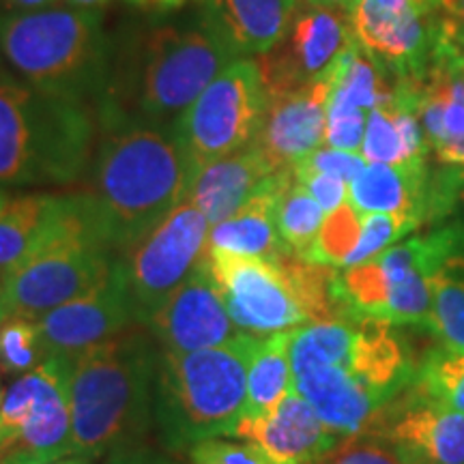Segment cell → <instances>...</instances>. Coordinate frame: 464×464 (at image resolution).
<instances>
[{"label": "cell", "instance_id": "obj_30", "mask_svg": "<svg viewBox=\"0 0 464 464\" xmlns=\"http://www.w3.org/2000/svg\"><path fill=\"white\" fill-rule=\"evenodd\" d=\"M359 235H362V213L346 200L344 205L324 216L307 263L344 266L357 246Z\"/></svg>", "mask_w": 464, "mask_h": 464}, {"label": "cell", "instance_id": "obj_26", "mask_svg": "<svg viewBox=\"0 0 464 464\" xmlns=\"http://www.w3.org/2000/svg\"><path fill=\"white\" fill-rule=\"evenodd\" d=\"M293 390L290 332L256 335L247 365V398L243 417L269 413Z\"/></svg>", "mask_w": 464, "mask_h": 464}, {"label": "cell", "instance_id": "obj_17", "mask_svg": "<svg viewBox=\"0 0 464 464\" xmlns=\"http://www.w3.org/2000/svg\"><path fill=\"white\" fill-rule=\"evenodd\" d=\"M147 327L164 353H191L228 344L239 335L205 256L191 276L149 318Z\"/></svg>", "mask_w": 464, "mask_h": 464}, {"label": "cell", "instance_id": "obj_18", "mask_svg": "<svg viewBox=\"0 0 464 464\" xmlns=\"http://www.w3.org/2000/svg\"><path fill=\"white\" fill-rule=\"evenodd\" d=\"M329 97L332 82L323 73L299 89L266 100L263 127L254 142L271 164L293 168L321 149L327 130Z\"/></svg>", "mask_w": 464, "mask_h": 464}, {"label": "cell", "instance_id": "obj_15", "mask_svg": "<svg viewBox=\"0 0 464 464\" xmlns=\"http://www.w3.org/2000/svg\"><path fill=\"white\" fill-rule=\"evenodd\" d=\"M138 321L127 282L116 260L112 276L84 297L63 304L37 318L48 357H75L86 348L112 340Z\"/></svg>", "mask_w": 464, "mask_h": 464}, {"label": "cell", "instance_id": "obj_50", "mask_svg": "<svg viewBox=\"0 0 464 464\" xmlns=\"http://www.w3.org/2000/svg\"><path fill=\"white\" fill-rule=\"evenodd\" d=\"M0 398H3V393H0Z\"/></svg>", "mask_w": 464, "mask_h": 464}, {"label": "cell", "instance_id": "obj_25", "mask_svg": "<svg viewBox=\"0 0 464 464\" xmlns=\"http://www.w3.org/2000/svg\"><path fill=\"white\" fill-rule=\"evenodd\" d=\"M362 158L368 164L390 166L428 161V142L415 110L393 103L374 108L365 125Z\"/></svg>", "mask_w": 464, "mask_h": 464}, {"label": "cell", "instance_id": "obj_35", "mask_svg": "<svg viewBox=\"0 0 464 464\" xmlns=\"http://www.w3.org/2000/svg\"><path fill=\"white\" fill-rule=\"evenodd\" d=\"M189 464H276L252 443L207 439L189 448Z\"/></svg>", "mask_w": 464, "mask_h": 464}, {"label": "cell", "instance_id": "obj_21", "mask_svg": "<svg viewBox=\"0 0 464 464\" xmlns=\"http://www.w3.org/2000/svg\"><path fill=\"white\" fill-rule=\"evenodd\" d=\"M293 181V168L276 172V177L235 216L211 226L207 249H218V252L235 254V256L263 258L271 263H277L284 256H293L277 230V202Z\"/></svg>", "mask_w": 464, "mask_h": 464}, {"label": "cell", "instance_id": "obj_22", "mask_svg": "<svg viewBox=\"0 0 464 464\" xmlns=\"http://www.w3.org/2000/svg\"><path fill=\"white\" fill-rule=\"evenodd\" d=\"M299 0H200V15L232 54H265L286 37Z\"/></svg>", "mask_w": 464, "mask_h": 464}, {"label": "cell", "instance_id": "obj_4", "mask_svg": "<svg viewBox=\"0 0 464 464\" xmlns=\"http://www.w3.org/2000/svg\"><path fill=\"white\" fill-rule=\"evenodd\" d=\"M158 362L149 335L133 327L73 357L69 456L92 460L136 448L155 417Z\"/></svg>", "mask_w": 464, "mask_h": 464}, {"label": "cell", "instance_id": "obj_24", "mask_svg": "<svg viewBox=\"0 0 464 464\" xmlns=\"http://www.w3.org/2000/svg\"><path fill=\"white\" fill-rule=\"evenodd\" d=\"M63 207L65 196H7L0 205V277L48 239Z\"/></svg>", "mask_w": 464, "mask_h": 464}, {"label": "cell", "instance_id": "obj_36", "mask_svg": "<svg viewBox=\"0 0 464 464\" xmlns=\"http://www.w3.org/2000/svg\"><path fill=\"white\" fill-rule=\"evenodd\" d=\"M458 205L464 207V168L445 166L443 170L430 174L428 222H439Z\"/></svg>", "mask_w": 464, "mask_h": 464}, {"label": "cell", "instance_id": "obj_28", "mask_svg": "<svg viewBox=\"0 0 464 464\" xmlns=\"http://www.w3.org/2000/svg\"><path fill=\"white\" fill-rule=\"evenodd\" d=\"M324 216L327 213L323 211V207L312 198L310 191L297 179L284 189L277 202V230L293 256L307 260Z\"/></svg>", "mask_w": 464, "mask_h": 464}, {"label": "cell", "instance_id": "obj_49", "mask_svg": "<svg viewBox=\"0 0 464 464\" xmlns=\"http://www.w3.org/2000/svg\"><path fill=\"white\" fill-rule=\"evenodd\" d=\"M304 3H307V5H318V0H304Z\"/></svg>", "mask_w": 464, "mask_h": 464}, {"label": "cell", "instance_id": "obj_12", "mask_svg": "<svg viewBox=\"0 0 464 464\" xmlns=\"http://www.w3.org/2000/svg\"><path fill=\"white\" fill-rule=\"evenodd\" d=\"M205 260L239 332L269 335L312 323L288 256L271 263L205 247Z\"/></svg>", "mask_w": 464, "mask_h": 464}, {"label": "cell", "instance_id": "obj_38", "mask_svg": "<svg viewBox=\"0 0 464 464\" xmlns=\"http://www.w3.org/2000/svg\"><path fill=\"white\" fill-rule=\"evenodd\" d=\"M295 179L310 191V196L318 205L323 207L324 213H332L342 207L348 198V185L342 179H335L332 174H323L314 170H305V168H293Z\"/></svg>", "mask_w": 464, "mask_h": 464}, {"label": "cell", "instance_id": "obj_29", "mask_svg": "<svg viewBox=\"0 0 464 464\" xmlns=\"http://www.w3.org/2000/svg\"><path fill=\"white\" fill-rule=\"evenodd\" d=\"M432 305L426 324L445 346L464 351V277L456 271H439L430 277Z\"/></svg>", "mask_w": 464, "mask_h": 464}, {"label": "cell", "instance_id": "obj_8", "mask_svg": "<svg viewBox=\"0 0 464 464\" xmlns=\"http://www.w3.org/2000/svg\"><path fill=\"white\" fill-rule=\"evenodd\" d=\"M112 252L91 196H65L48 239L0 277L5 312L37 321L54 307L84 297L112 276Z\"/></svg>", "mask_w": 464, "mask_h": 464}, {"label": "cell", "instance_id": "obj_10", "mask_svg": "<svg viewBox=\"0 0 464 464\" xmlns=\"http://www.w3.org/2000/svg\"><path fill=\"white\" fill-rule=\"evenodd\" d=\"M266 112V91L258 63L235 58L174 125L191 172L246 149L258 138Z\"/></svg>", "mask_w": 464, "mask_h": 464}, {"label": "cell", "instance_id": "obj_13", "mask_svg": "<svg viewBox=\"0 0 464 464\" xmlns=\"http://www.w3.org/2000/svg\"><path fill=\"white\" fill-rule=\"evenodd\" d=\"M355 42L393 75L423 78L439 44V14H423L411 0H355L348 9Z\"/></svg>", "mask_w": 464, "mask_h": 464}, {"label": "cell", "instance_id": "obj_44", "mask_svg": "<svg viewBox=\"0 0 464 464\" xmlns=\"http://www.w3.org/2000/svg\"><path fill=\"white\" fill-rule=\"evenodd\" d=\"M417 9H421L423 14H439L440 0H411Z\"/></svg>", "mask_w": 464, "mask_h": 464}, {"label": "cell", "instance_id": "obj_20", "mask_svg": "<svg viewBox=\"0 0 464 464\" xmlns=\"http://www.w3.org/2000/svg\"><path fill=\"white\" fill-rule=\"evenodd\" d=\"M280 170L284 168H276L252 142L202 168L191 183L188 202L216 226L246 207Z\"/></svg>", "mask_w": 464, "mask_h": 464}, {"label": "cell", "instance_id": "obj_27", "mask_svg": "<svg viewBox=\"0 0 464 464\" xmlns=\"http://www.w3.org/2000/svg\"><path fill=\"white\" fill-rule=\"evenodd\" d=\"M411 390L417 396L464 413V351L443 346L428 353L415 368Z\"/></svg>", "mask_w": 464, "mask_h": 464}, {"label": "cell", "instance_id": "obj_48", "mask_svg": "<svg viewBox=\"0 0 464 464\" xmlns=\"http://www.w3.org/2000/svg\"><path fill=\"white\" fill-rule=\"evenodd\" d=\"M5 200H7V191H5L3 188H0V205H3Z\"/></svg>", "mask_w": 464, "mask_h": 464}, {"label": "cell", "instance_id": "obj_31", "mask_svg": "<svg viewBox=\"0 0 464 464\" xmlns=\"http://www.w3.org/2000/svg\"><path fill=\"white\" fill-rule=\"evenodd\" d=\"M48 355L37 321L7 316L0 323V370L5 374H26L42 365Z\"/></svg>", "mask_w": 464, "mask_h": 464}, {"label": "cell", "instance_id": "obj_32", "mask_svg": "<svg viewBox=\"0 0 464 464\" xmlns=\"http://www.w3.org/2000/svg\"><path fill=\"white\" fill-rule=\"evenodd\" d=\"M415 228H420L415 219L392 216V213H362V235L342 269L374 260Z\"/></svg>", "mask_w": 464, "mask_h": 464}, {"label": "cell", "instance_id": "obj_46", "mask_svg": "<svg viewBox=\"0 0 464 464\" xmlns=\"http://www.w3.org/2000/svg\"><path fill=\"white\" fill-rule=\"evenodd\" d=\"M52 464H91V460H89V458H82V456H67V458H61V460H56Z\"/></svg>", "mask_w": 464, "mask_h": 464}, {"label": "cell", "instance_id": "obj_9", "mask_svg": "<svg viewBox=\"0 0 464 464\" xmlns=\"http://www.w3.org/2000/svg\"><path fill=\"white\" fill-rule=\"evenodd\" d=\"M73 357H48L0 398V464H52L69 456Z\"/></svg>", "mask_w": 464, "mask_h": 464}, {"label": "cell", "instance_id": "obj_2", "mask_svg": "<svg viewBox=\"0 0 464 464\" xmlns=\"http://www.w3.org/2000/svg\"><path fill=\"white\" fill-rule=\"evenodd\" d=\"M205 17L133 33L114 54L100 100V123L174 130L177 121L235 61Z\"/></svg>", "mask_w": 464, "mask_h": 464}, {"label": "cell", "instance_id": "obj_11", "mask_svg": "<svg viewBox=\"0 0 464 464\" xmlns=\"http://www.w3.org/2000/svg\"><path fill=\"white\" fill-rule=\"evenodd\" d=\"M208 219L185 200L119 258L138 323L166 304L205 256Z\"/></svg>", "mask_w": 464, "mask_h": 464}, {"label": "cell", "instance_id": "obj_41", "mask_svg": "<svg viewBox=\"0 0 464 464\" xmlns=\"http://www.w3.org/2000/svg\"><path fill=\"white\" fill-rule=\"evenodd\" d=\"M127 3L138 9L153 11V14H168V11L183 7L185 0H127Z\"/></svg>", "mask_w": 464, "mask_h": 464}, {"label": "cell", "instance_id": "obj_3", "mask_svg": "<svg viewBox=\"0 0 464 464\" xmlns=\"http://www.w3.org/2000/svg\"><path fill=\"white\" fill-rule=\"evenodd\" d=\"M91 200L112 249L125 252L188 200L194 172L174 130L102 125Z\"/></svg>", "mask_w": 464, "mask_h": 464}, {"label": "cell", "instance_id": "obj_34", "mask_svg": "<svg viewBox=\"0 0 464 464\" xmlns=\"http://www.w3.org/2000/svg\"><path fill=\"white\" fill-rule=\"evenodd\" d=\"M365 125H368L365 110L346 106V103L329 102L324 142H327L332 149L359 153L363 144Z\"/></svg>", "mask_w": 464, "mask_h": 464}, {"label": "cell", "instance_id": "obj_43", "mask_svg": "<svg viewBox=\"0 0 464 464\" xmlns=\"http://www.w3.org/2000/svg\"><path fill=\"white\" fill-rule=\"evenodd\" d=\"M67 3L75 9H97V7H103V5L110 3V0H67Z\"/></svg>", "mask_w": 464, "mask_h": 464}, {"label": "cell", "instance_id": "obj_40", "mask_svg": "<svg viewBox=\"0 0 464 464\" xmlns=\"http://www.w3.org/2000/svg\"><path fill=\"white\" fill-rule=\"evenodd\" d=\"M106 464H177L168 460L166 456L155 454V451L140 450V448H127L110 454Z\"/></svg>", "mask_w": 464, "mask_h": 464}, {"label": "cell", "instance_id": "obj_42", "mask_svg": "<svg viewBox=\"0 0 464 464\" xmlns=\"http://www.w3.org/2000/svg\"><path fill=\"white\" fill-rule=\"evenodd\" d=\"M9 9H20L22 14H28V11L48 7V5L54 3V0H3Z\"/></svg>", "mask_w": 464, "mask_h": 464}, {"label": "cell", "instance_id": "obj_23", "mask_svg": "<svg viewBox=\"0 0 464 464\" xmlns=\"http://www.w3.org/2000/svg\"><path fill=\"white\" fill-rule=\"evenodd\" d=\"M430 174L428 161L402 166L368 164L348 185V202L359 213H392L415 219L421 226L428 222Z\"/></svg>", "mask_w": 464, "mask_h": 464}, {"label": "cell", "instance_id": "obj_16", "mask_svg": "<svg viewBox=\"0 0 464 464\" xmlns=\"http://www.w3.org/2000/svg\"><path fill=\"white\" fill-rule=\"evenodd\" d=\"M368 434L392 445L402 464H464V413L406 390Z\"/></svg>", "mask_w": 464, "mask_h": 464}, {"label": "cell", "instance_id": "obj_33", "mask_svg": "<svg viewBox=\"0 0 464 464\" xmlns=\"http://www.w3.org/2000/svg\"><path fill=\"white\" fill-rule=\"evenodd\" d=\"M314 464H402V460L387 440L374 434H357L335 445Z\"/></svg>", "mask_w": 464, "mask_h": 464}, {"label": "cell", "instance_id": "obj_6", "mask_svg": "<svg viewBox=\"0 0 464 464\" xmlns=\"http://www.w3.org/2000/svg\"><path fill=\"white\" fill-rule=\"evenodd\" d=\"M256 335L241 332L228 344L164 353L155 376V420L170 450L232 437L247 398V365Z\"/></svg>", "mask_w": 464, "mask_h": 464}, {"label": "cell", "instance_id": "obj_19", "mask_svg": "<svg viewBox=\"0 0 464 464\" xmlns=\"http://www.w3.org/2000/svg\"><path fill=\"white\" fill-rule=\"evenodd\" d=\"M235 437L256 445L276 464H314L332 451L340 439L324 426L295 387L269 413L241 420Z\"/></svg>", "mask_w": 464, "mask_h": 464}, {"label": "cell", "instance_id": "obj_14", "mask_svg": "<svg viewBox=\"0 0 464 464\" xmlns=\"http://www.w3.org/2000/svg\"><path fill=\"white\" fill-rule=\"evenodd\" d=\"M351 39L353 31L346 11L299 3L286 37L256 61L266 100L299 89L323 75Z\"/></svg>", "mask_w": 464, "mask_h": 464}, {"label": "cell", "instance_id": "obj_47", "mask_svg": "<svg viewBox=\"0 0 464 464\" xmlns=\"http://www.w3.org/2000/svg\"><path fill=\"white\" fill-rule=\"evenodd\" d=\"M7 318V312H5V304H3V286H0V323Z\"/></svg>", "mask_w": 464, "mask_h": 464}, {"label": "cell", "instance_id": "obj_37", "mask_svg": "<svg viewBox=\"0 0 464 464\" xmlns=\"http://www.w3.org/2000/svg\"><path fill=\"white\" fill-rule=\"evenodd\" d=\"M365 166H368V161H365L359 153H351V150H340L332 147L316 149L314 153L307 155L305 160H301L297 164V168H305V170L332 174L335 179H342L346 185L355 181L359 174L363 172Z\"/></svg>", "mask_w": 464, "mask_h": 464}, {"label": "cell", "instance_id": "obj_7", "mask_svg": "<svg viewBox=\"0 0 464 464\" xmlns=\"http://www.w3.org/2000/svg\"><path fill=\"white\" fill-rule=\"evenodd\" d=\"M92 136L84 103L45 95L0 69V188L75 181Z\"/></svg>", "mask_w": 464, "mask_h": 464}, {"label": "cell", "instance_id": "obj_39", "mask_svg": "<svg viewBox=\"0 0 464 464\" xmlns=\"http://www.w3.org/2000/svg\"><path fill=\"white\" fill-rule=\"evenodd\" d=\"M439 20L440 31L464 39V0H440Z\"/></svg>", "mask_w": 464, "mask_h": 464}, {"label": "cell", "instance_id": "obj_45", "mask_svg": "<svg viewBox=\"0 0 464 464\" xmlns=\"http://www.w3.org/2000/svg\"><path fill=\"white\" fill-rule=\"evenodd\" d=\"M353 3H355V0H318V5H324V7H334V9H342V11H346V14H348V9L353 7Z\"/></svg>", "mask_w": 464, "mask_h": 464}, {"label": "cell", "instance_id": "obj_1", "mask_svg": "<svg viewBox=\"0 0 464 464\" xmlns=\"http://www.w3.org/2000/svg\"><path fill=\"white\" fill-rule=\"evenodd\" d=\"M293 387L335 437L370 432L415 368L392 324L316 321L290 332Z\"/></svg>", "mask_w": 464, "mask_h": 464}, {"label": "cell", "instance_id": "obj_5", "mask_svg": "<svg viewBox=\"0 0 464 464\" xmlns=\"http://www.w3.org/2000/svg\"><path fill=\"white\" fill-rule=\"evenodd\" d=\"M0 56L33 89L84 103L102 100L114 44L97 9H44L0 15Z\"/></svg>", "mask_w": 464, "mask_h": 464}]
</instances>
